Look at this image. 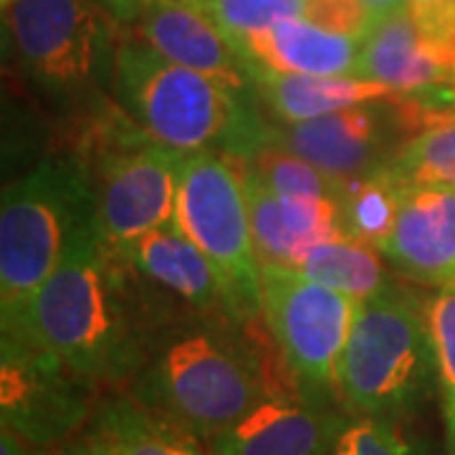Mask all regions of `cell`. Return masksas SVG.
<instances>
[{"label":"cell","mask_w":455,"mask_h":455,"mask_svg":"<svg viewBox=\"0 0 455 455\" xmlns=\"http://www.w3.org/2000/svg\"><path fill=\"white\" fill-rule=\"evenodd\" d=\"M301 18L319 28L362 41L372 28V16L364 0H304Z\"/></svg>","instance_id":"cell-28"},{"label":"cell","mask_w":455,"mask_h":455,"mask_svg":"<svg viewBox=\"0 0 455 455\" xmlns=\"http://www.w3.org/2000/svg\"><path fill=\"white\" fill-rule=\"evenodd\" d=\"M149 3H152V0H104V5L112 11V16L124 18V20L140 18V13L145 11Z\"/></svg>","instance_id":"cell-31"},{"label":"cell","mask_w":455,"mask_h":455,"mask_svg":"<svg viewBox=\"0 0 455 455\" xmlns=\"http://www.w3.org/2000/svg\"><path fill=\"white\" fill-rule=\"evenodd\" d=\"M89 145L94 160L82 164L92 178L97 230L104 243L122 253L147 233L175 223L185 155L152 140L119 104L112 119L97 124Z\"/></svg>","instance_id":"cell-6"},{"label":"cell","mask_w":455,"mask_h":455,"mask_svg":"<svg viewBox=\"0 0 455 455\" xmlns=\"http://www.w3.org/2000/svg\"><path fill=\"white\" fill-rule=\"evenodd\" d=\"M347 418L301 392L263 400L238 423L212 435L211 455H331Z\"/></svg>","instance_id":"cell-12"},{"label":"cell","mask_w":455,"mask_h":455,"mask_svg":"<svg viewBox=\"0 0 455 455\" xmlns=\"http://www.w3.org/2000/svg\"><path fill=\"white\" fill-rule=\"evenodd\" d=\"M137 33L140 41H145L167 61L226 84L235 92L253 94L243 59L190 3L152 0L140 13Z\"/></svg>","instance_id":"cell-15"},{"label":"cell","mask_w":455,"mask_h":455,"mask_svg":"<svg viewBox=\"0 0 455 455\" xmlns=\"http://www.w3.org/2000/svg\"><path fill=\"white\" fill-rule=\"evenodd\" d=\"M145 283L92 223L36 291L23 319L3 331L31 337L97 387L132 385L163 329Z\"/></svg>","instance_id":"cell-1"},{"label":"cell","mask_w":455,"mask_h":455,"mask_svg":"<svg viewBox=\"0 0 455 455\" xmlns=\"http://www.w3.org/2000/svg\"><path fill=\"white\" fill-rule=\"evenodd\" d=\"M175 223L211 260L235 322L263 319L260 259L243 180L223 155H190L182 163Z\"/></svg>","instance_id":"cell-8"},{"label":"cell","mask_w":455,"mask_h":455,"mask_svg":"<svg viewBox=\"0 0 455 455\" xmlns=\"http://www.w3.org/2000/svg\"><path fill=\"white\" fill-rule=\"evenodd\" d=\"M245 68H248L253 97L268 109V114H274L278 124H296L341 109L385 101L400 94L387 84L370 82L362 76L278 74L253 64H248Z\"/></svg>","instance_id":"cell-19"},{"label":"cell","mask_w":455,"mask_h":455,"mask_svg":"<svg viewBox=\"0 0 455 455\" xmlns=\"http://www.w3.org/2000/svg\"><path fill=\"white\" fill-rule=\"evenodd\" d=\"M238 172L243 180L260 263L293 268L314 245L347 233L339 200L324 196H281L243 170Z\"/></svg>","instance_id":"cell-14"},{"label":"cell","mask_w":455,"mask_h":455,"mask_svg":"<svg viewBox=\"0 0 455 455\" xmlns=\"http://www.w3.org/2000/svg\"><path fill=\"white\" fill-rule=\"evenodd\" d=\"M89 455H211L203 440L157 418L134 397H107L84 427Z\"/></svg>","instance_id":"cell-20"},{"label":"cell","mask_w":455,"mask_h":455,"mask_svg":"<svg viewBox=\"0 0 455 455\" xmlns=\"http://www.w3.org/2000/svg\"><path fill=\"white\" fill-rule=\"evenodd\" d=\"M331 455H420L400 420L347 418Z\"/></svg>","instance_id":"cell-27"},{"label":"cell","mask_w":455,"mask_h":455,"mask_svg":"<svg viewBox=\"0 0 455 455\" xmlns=\"http://www.w3.org/2000/svg\"><path fill=\"white\" fill-rule=\"evenodd\" d=\"M382 259L403 278L430 289L455 283V190L403 185L397 220Z\"/></svg>","instance_id":"cell-13"},{"label":"cell","mask_w":455,"mask_h":455,"mask_svg":"<svg viewBox=\"0 0 455 455\" xmlns=\"http://www.w3.org/2000/svg\"><path fill=\"white\" fill-rule=\"evenodd\" d=\"M357 76L420 94L455 82V49L425 38L410 11L374 23L362 41Z\"/></svg>","instance_id":"cell-16"},{"label":"cell","mask_w":455,"mask_h":455,"mask_svg":"<svg viewBox=\"0 0 455 455\" xmlns=\"http://www.w3.org/2000/svg\"><path fill=\"white\" fill-rule=\"evenodd\" d=\"M228 160L281 196H324L339 200L347 182L319 170L316 164L307 163L304 157L268 142L245 157H235V160L228 157Z\"/></svg>","instance_id":"cell-24"},{"label":"cell","mask_w":455,"mask_h":455,"mask_svg":"<svg viewBox=\"0 0 455 455\" xmlns=\"http://www.w3.org/2000/svg\"><path fill=\"white\" fill-rule=\"evenodd\" d=\"M13 3H16V0H0V5H3V11H8V8H11Z\"/></svg>","instance_id":"cell-34"},{"label":"cell","mask_w":455,"mask_h":455,"mask_svg":"<svg viewBox=\"0 0 455 455\" xmlns=\"http://www.w3.org/2000/svg\"><path fill=\"white\" fill-rule=\"evenodd\" d=\"M359 53L362 38L326 31L296 16L253 33L243 44L241 59L245 66H263L278 74L357 76Z\"/></svg>","instance_id":"cell-18"},{"label":"cell","mask_w":455,"mask_h":455,"mask_svg":"<svg viewBox=\"0 0 455 455\" xmlns=\"http://www.w3.org/2000/svg\"><path fill=\"white\" fill-rule=\"evenodd\" d=\"M112 92L140 130L185 157L235 160L266 145L271 122L253 107V94L172 64L140 38L119 44Z\"/></svg>","instance_id":"cell-3"},{"label":"cell","mask_w":455,"mask_h":455,"mask_svg":"<svg viewBox=\"0 0 455 455\" xmlns=\"http://www.w3.org/2000/svg\"><path fill=\"white\" fill-rule=\"evenodd\" d=\"M293 268L355 301L379 296L395 286L385 268L382 253L372 243H364L347 233L314 245Z\"/></svg>","instance_id":"cell-21"},{"label":"cell","mask_w":455,"mask_h":455,"mask_svg":"<svg viewBox=\"0 0 455 455\" xmlns=\"http://www.w3.org/2000/svg\"><path fill=\"white\" fill-rule=\"evenodd\" d=\"M435 379L427 314L392 286L357 301L337 364V400L352 418L400 420L425 400Z\"/></svg>","instance_id":"cell-5"},{"label":"cell","mask_w":455,"mask_h":455,"mask_svg":"<svg viewBox=\"0 0 455 455\" xmlns=\"http://www.w3.org/2000/svg\"><path fill=\"white\" fill-rule=\"evenodd\" d=\"M5 26L23 71L46 94L94 101L112 84L122 41L97 0H16Z\"/></svg>","instance_id":"cell-7"},{"label":"cell","mask_w":455,"mask_h":455,"mask_svg":"<svg viewBox=\"0 0 455 455\" xmlns=\"http://www.w3.org/2000/svg\"><path fill=\"white\" fill-rule=\"evenodd\" d=\"M364 5H367V11L372 16V26L385 20V18L410 11V0H364Z\"/></svg>","instance_id":"cell-30"},{"label":"cell","mask_w":455,"mask_h":455,"mask_svg":"<svg viewBox=\"0 0 455 455\" xmlns=\"http://www.w3.org/2000/svg\"><path fill=\"white\" fill-rule=\"evenodd\" d=\"M400 200L403 185L387 172L347 180L339 197L347 235L372 243L379 251L395 228Z\"/></svg>","instance_id":"cell-22"},{"label":"cell","mask_w":455,"mask_h":455,"mask_svg":"<svg viewBox=\"0 0 455 455\" xmlns=\"http://www.w3.org/2000/svg\"><path fill=\"white\" fill-rule=\"evenodd\" d=\"M263 324L296 387L314 403L337 397V364L355 322L357 301L299 274L291 266L260 263Z\"/></svg>","instance_id":"cell-9"},{"label":"cell","mask_w":455,"mask_h":455,"mask_svg":"<svg viewBox=\"0 0 455 455\" xmlns=\"http://www.w3.org/2000/svg\"><path fill=\"white\" fill-rule=\"evenodd\" d=\"M387 175L400 185L455 190V116L427 124L407 140Z\"/></svg>","instance_id":"cell-23"},{"label":"cell","mask_w":455,"mask_h":455,"mask_svg":"<svg viewBox=\"0 0 455 455\" xmlns=\"http://www.w3.org/2000/svg\"><path fill=\"white\" fill-rule=\"evenodd\" d=\"M33 455H89L84 451L79 443H74V445H66V448H46V451H38V453Z\"/></svg>","instance_id":"cell-33"},{"label":"cell","mask_w":455,"mask_h":455,"mask_svg":"<svg viewBox=\"0 0 455 455\" xmlns=\"http://www.w3.org/2000/svg\"><path fill=\"white\" fill-rule=\"evenodd\" d=\"M122 256L152 283L155 289L172 293L185 307L203 316H230L228 296L220 278L178 223L157 228L134 241Z\"/></svg>","instance_id":"cell-17"},{"label":"cell","mask_w":455,"mask_h":455,"mask_svg":"<svg viewBox=\"0 0 455 455\" xmlns=\"http://www.w3.org/2000/svg\"><path fill=\"white\" fill-rule=\"evenodd\" d=\"M97 223L82 160L49 157L13 180L0 203V324L16 326L66 251Z\"/></svg>","instance_id":"cell-4"},{"label":"cell","mask_w":455,"mask_h":455,"mask_svg":"<svg viewBox=\"0 0 455 455\" xmlns=\"http://www.w3.org/2000/svg\"><path fill=\"white\" fill-rule=\"evenodd\" d=\"M89 379L68 370L49 349L20 331L0 337V415L31 448L46 451L82 435L94 418Z\"/></svg>","instance_id":"cell-11"},{"label":"cell","mask_w":455,"mask_h":455,"mask_svg":"<svg viewBox=\"0 0 455 455\" xmlns=\"http://www.w3.org/2000/svg\"><path fill=\"white\" fill-rule=\"evenodd\" d=\"M430 124L415 94L352 107L296 124H268L266 142L339 180L387 172L412 134Z\"/></svg>","instance_id":"cell-10"},{"label":"cell","mask_w":455,"mask_h":455,"mask_svg":"<svg viewBox=\"0 0 455 455\" xmlns=\"http://www.w3.org/2000/svg\"><path fill=\"white\" fill-rule=\"evenodd\" d=\"M28 443L18 438L11 427H0V455H31L28 453Z\"/></svg>","instance_id":"cell-32"},{"label":"cell","mask_w":455,"mask_h":455,"mask_svg":"<svg viewBox=\"0 0 455 455\" xmlns=\"http://www.w3.org/2000/svg\"><path fill=\"white\" fill-rule=\"evenodd\" d=\"M410 16L425 38L455 49V0H410Z\"/></svg>","instance_id":"cell-29"},{"label":"cell","mask_w":455,"mask_h":455,"mask_svg":"<svg viewBox=\"0 0 455 455\" xmlns=\"http://www.w3.org/2000/svg\"><path fill=\"white\" fill-rule=\"evenodd\" d=\"M427 329L435 357V382H438L448 455H455V283L438 289L425 304Z\"/></svg>","instance_id":"cell-26"},{"label":"cell","mask_w":455,"mask_h":455,"mask_svg":"<svg viewBox=\"0 0 455 455\" xmlns=\"http://www.w3.org/2000/svg\"><path fill=\"white\" fill-rule=\"evenodd\" d=\"M256 324L197 314L193 324L160 329L132 382V397L208 443L263 400L301 392L286 362L276 364L271 349L253 337Z\"/></svg>","instance_id":"cell-2"},{"label":"cell","mask_w":455,"mask_h":455,"mask_svg":"<svg viewBox=\"0 0 455 455\" xmlns=\"http://www.w3.org/2000/svg\"><path fill=\"white\" fill-rule=\"evenodd\" d=\"M211 20L218 33L241 56L253 33L266 31L286 18L301 16L304 0H185Z\"/></svg>","instance_id":"cell-25"}]
</instances>
